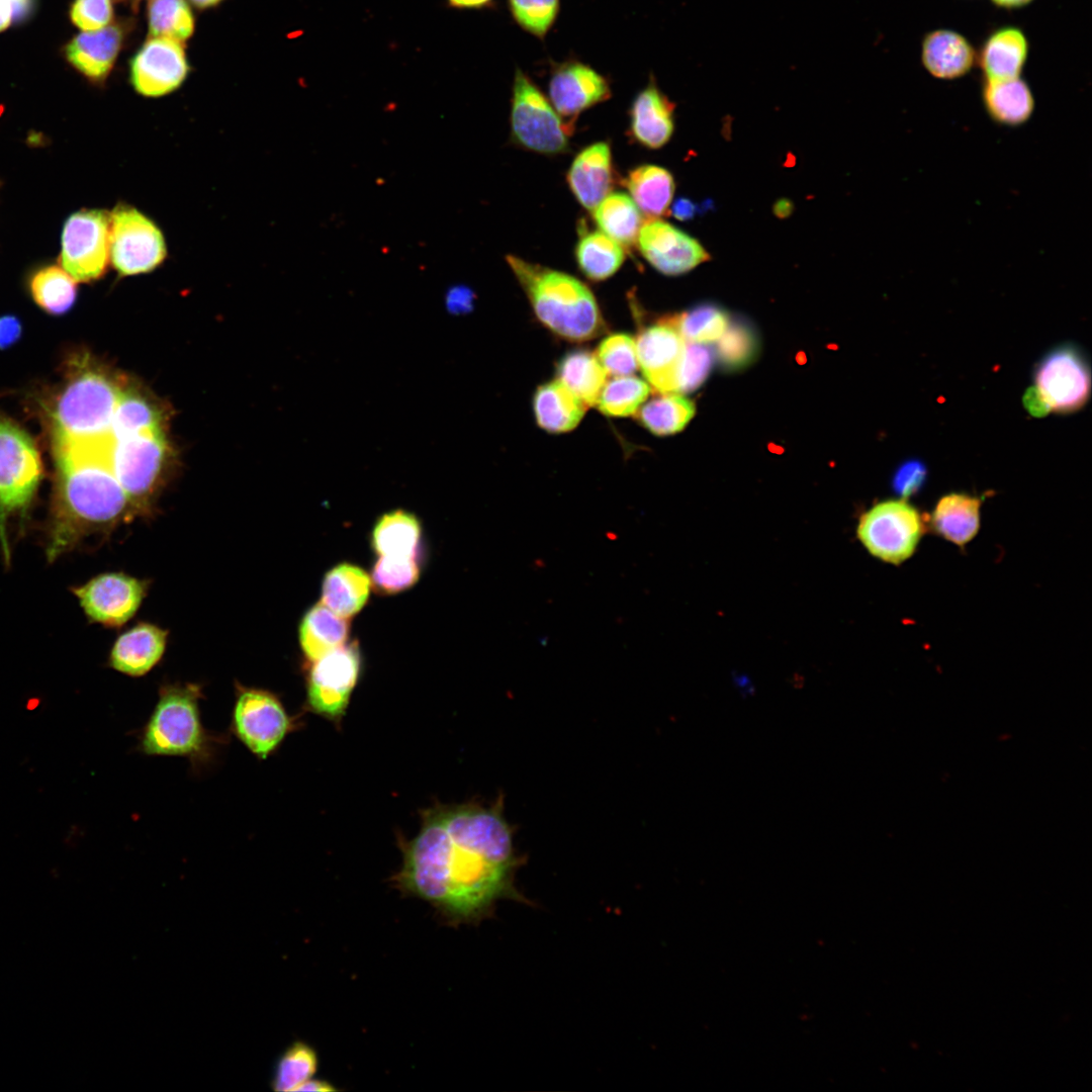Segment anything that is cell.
Segmentation results:
<instances>
[{
    "label": "cell",
    "mask_w": 1092,
    "mask_h": 1092,
    "mask_svg": "<svg viewBox=\"0 0 1092 1092\" xmlns=\"http://www.w3.org/2000/svg\"><path fill=\"white\" fill-rule=\"evenodd\" d=\"M317 1070L315 1051L308 1044L297 1041L291 1044L276 1063L272 1088L276 1091H297L311 1079Z\"/></svg>",
    "instance_id": "60d3db41"
},
{
    "label": "cell",
    "mask_w": 1092,
    "mask_h": 1092,
    "mask_svg": "<svg viewBox=\"0 0 1092 1092\" xmlns=\"http://www.w3.org/2000/svg\"><path fill=\"white\" fill-rule=\"evenodd\" d=\"M195 684H173L160 689L157 705L140 737V749L149 755L187 757L194 766L206 764L216 752L218 738L202 725Z\"/></svg>",
    "instance_id": "277c9868"
},
{
    "label": "cell",
    "mask_w": 1092,
    "mask_h": 1092,
    "mask_svg": "<svg viewBox=\"0 0 1092 1092\" xmlns=\"http://www.w3.org/2000/svg\"><path fill=\"white\" fill-rule=\"evenodd\" d=\"M28 287L36 304L51 314L67 312L76 300V281L57 265H46L34 270Z\"/></svg>",
    "instance_id": "8d00e7d4"
},
{
    "label": "cell",
    "mask_w": 1092,
    "mask_h": 1092,
    "mask_svg": "<svg viewBox=\"0 0 1092 1092\" xmlns=\"http://www.w3.org/2000/svg\"><path fill=\"white\" fill-rule=\"evenodd\" d=\"M474 297V293L463 285L452 287L446 296L448 306L461 311L472 307Z\"/></svg>",
    "instance_id": "816d5d0a"
},
{
    "label": "cell",
    "mask_w": 1092,
    "mask_h": 1092,
    "mask_svg": "<svg viewBox=\"0 0 1092 1092\" xmlns=\"http://www.w3.org/2000/svg\"><path fill=\"white\" fill-rule=\"evenodd\" d=\"M16 18L13 0H0V32L5 30Z\"/></svg>",
    "instance_id": "db71d44e"
},
{
    "label": "cell",
    "mask_w": 1092,
    "mask_h": 1092,
    "mask_svg": "<svg viewBox=\"0 0 1092 1092\" xmlns=\"http://www.w3.org/2000/svg\"><path fill=\"white\" fill-rule=\"evenodd\" d=\"M147 21L150 36L182 43L192 36L195 29V18L188 0H150Z\"/></svg>",
    "instance_id": "74e56055"
},
{
    "label": "cell",
    "mask_w": 1092,
    "mask_h": 1092,
    "mask_svg": "<svg viewBox=\"0 0 1092 1092\" xmlns=\"http://www.w3.org/2000/svg\"><path fill=\"white\" fill-rule=\"evenodd\" d=\"M593 216L603 233L625 248L636 243L643 223L638 206L621 192L607 195L593 210Z\"/></svg>",
    "instance_id": "d590c367"
},
{
    "label": "cell",
    "mask_w": 1092,
    "mask_h": 1092,
    "mask_svg": "<svg viewBox=\"0 0 1092 1092\" xmlns=\"http://www.w3.org/2000/svg\"><path fill=\"white\" fill-rule=\"evenodd\" d=\"M586 405L559 380L541 384L533 397L538 426L549 433H565L579 424Z\"/></svg>",
    "instance_id": "4316f807"
},
{
    "label": "cell",
    "mask_w": 1092,
    "mask_h": 1092,
    "mask_svg": "<svg viewBox=\"0 0 1092 1092\" xmlns=\"http://www.w3.org/2000/svg\"><path fill=\"white\" fill-rule=\"evenodd\" d=\"M223 0H188V2L199 10H205L216 7Z\"/></svg>",
    "instance_id": "680465c9"
},
{
    "label": "cell",
    "mask_w": 1092,
    "mask_h": 1092,
    "mask_svg": "<svg viewBox=\"0 0 1092 1092\" xmlns=\"http://www.w3.org/2000/svg\"><path fill=\"white\" fill-rule=\"evenodd\" d=\"M982 98L987 113L1003 125L1015 126L1028 120L1033 112V95L1022 79L985 80Z\"/></svg>",
    "instance_id": "83f0119b"
},
{
    "label": "cell",
    "mask_w": 1092,
    "mask_h": 1092,
    "mask_svg": "<svg viewBox=\"0 0 1092 1092\" xmlns=\"http://www.w3.org/2000/svg\"><path fill=\"white\" fill-rule=\"evenodd\" d=\"M421 820L419 832L401 841L396 887L452 922L476 919L509 889L513 837L500 809L438 803Z\"/></svg>",
    "instance_id": "6da1fadb"
},
{
    "label": "cell",
    "mask_w": 1092,
    "mask_h": 1092,
    "mask_svg": "<svg viewBox=\"0 0 1092 1092\" xmlns=\"http://www.w3.org/2000/svg\"><path fill=\"white\" fill-rule=\"evenodd\" d=\"M127 32V23L121 21L83 31L67 43L66 59L88 80L103 82L116 62Z\"/></svg>",
    "instance_id": "ffe728a7"
},
{
    "label": "cell",
    "mask_w": 1092,
    "mask_h": 1092,
    "mask_svg": "<svg viewBox=\"0 0 1092 1092\" xmlns=\"http://www.w3.org/2000/svg\"><path fill=\"white\" fill-rule=\"evenodd\" d=\"M22 333L21 323L15 315L0 316V349L14 345Z\"/></svg>",
    "instance_id": "f907efd6"
},
{
    "label": "cell",
    "mask_w": 1092,
    "mask_h": 1092,
    "mask_svg": "<svg viewBox=\"0 0 1092 1092\" xmlns=\"http://www.w3.org/2000/svg\"><path fill=\"white\" fill-rule=\"evenodd\" d=\"M597 358L607 373L613 376L631 375L638 369L636 342L628 334L606 337L597 350Z\"/></svg>",
    "instance_id": "bcb514c9"
},
{
    "label": "cell",
    "mask_w": 1092,
    "mask_h": 1092,
    "mask_svg": "<svg viewBox=\"0 0 1092 1092\" xmlns=\"http://www.w3.org/2000/svg\"><path fill=\"white\" fill-rule=\"evenodd\" d=\"M674 107L651 76L630 107L631 138L648 149L663 147L674 129Z\"/></svg>",
    "instance_id": "44dd1931"
},
{
    "label": "cell",
    "mask_w": 1092,
    "mask_h": 1092,
    "mask_svg": "<svg viewBox=\"0 0 1092 1092\" xmlns=\"http://www.w3.org/2000/svg\"><path fill=\"white\" fill-rule=\"evenodd\" d=\"M983 500L965 492L947 493L934 506L928 526L944 540L964 548L979 532Z\"/></svg>",
    "instance_id": "cb8c5ba5"
},
{
    "label": "cell",
    "mask_w": 1092,
    "mask_h": 1092,
    "mask_svg": "<svg viewBox=\"0 0 1092 1092\" xmlns=\"http://www.w3.org/2000/svg\"><path fill=\"white\" fill-rule=\"evenodd\" d=\"M335 1090H337V1089L331 1083H329L327 1081H324V1080H320V1079H313V1078H311L308 1081H306L305 1083H303L297 1089V1091H316V1092H328V1091H335Z\"/></svg>",
    "instance_id": "9f6ffc18"
},
{
    "label": "cell",
    "mask_w": 1092,
    "mask_h": 1092,
    "mask_svg": "<svg viewBox=\"0 0 1092 1092\" xmlns=\"http://www.w3.org/2000/svg\"><path fill=\"white\" fill-rule=\"evenodd\" d=\"M506 260L536 316L552 333L568 341L584 342L605 331L597 300L581 281L513 255Z\"/></svg>",
    "instance_id": "3957f363"
},
{
    "label": "cell",
    "mask_w": 1092,
    "mask_h": 1092,
    "mask_svg": "<svg viewBox=\"0 0 1092 1092\" xmlns=\"http://www.w3.org/2000/svg\"><path fill=\"white\" fill-rule=\"evenodd\" d=\"M636 243L642 257L667 276L685 274L710 259L696 239L660 218L643 221Z\"/></svg>",
    "instance_id": "d6986e66"
},
{
    "label": "cell",
    "mask_w": 1092,
    "mask_h": 1092,
    "mask_svg": "<svg viewBox=\"0 0 1092 1092\" xmlns=\"http://www.w3.org/2000/svg\"><path fill=\"white\" fill-rule=\"evenodd\" d=\"M670 210L677 219L689 220L696 214V204L688 198H678L673 202Z\"/></svg>",
    "instance_id": "f5cc1de1"
},
{
    "label": "cell",
    "mask_w": 1092,
    "mask_h": 1092,
    "mask_svg": "<svg viewBox=\"0 0 1092 1092\" xmlns=\"http://www.w3.org/2000/svg\"><path fill=\"white\" fill-rule=\"evenodd\" d=\"M167 256L164 236L143 212L125 204L110 213V262L121 275L148 273Z\"/></svg>",
    "instance_id": "7c38bea8"
},
{
    "label": "cell",
    "mask_w": 1092,
    "mask_h": 1092,
    "mask_svg": "<svg viewBox=\"0 0 1092 1092\" xmlns=\"http://www.w3.org/2000/svg\"><path fill=\"white\" fill-rule=\"evenodd\" d=\"M113 3L114 0H74L70 18L83 31L103 28L112 23Z\"/></svg>",
    "instance_id": "c3c4849f"
},
{
    "label": "cell",
    "mask_w": 1092,
    "mask_h": 1092,
    "mask_svg": "<svg viewBox=\"0 0 1092 1092\" xmlns=\"http://www.w3.org/2000/svg\"><path fill=\"white\" fill-rule=\"evenodd\" d=\"M421 539L418 519L404 511L382 516L372 533V546L379 556H417Z\"/></svg>",
    "instance_id": "e575fe53"
},
{
    "label": "cell",
    "mask_w": 1092,
    "mask_h": 1092,
    "mask_svg": "<svg viewBox=\"0 0 1092 1092\" xmlns=\"http://www.w3.org/2000/svg\"><path fill=\"white\" fill-rule=\"evenodd\" d=\"M574 254L579 270L593 281L613 276L625 260L624 248L601 231L582 233Z\"/></svg>",
    "instance_id": "836d02e7"
},
{
    "label": "cell",
    "mask_w": 1092,
    "mask_h": 1092,
    "mask_svg": "<svg viewBox=\"0 0 1092 1092\" xmlns=\"http://www.w3.org/2000/svg\"><path fill=\"white\" fill-rule=\"evenodd\" d=\"M121 393V388L104 373L86 370L75 375L53 411L54 444L110 437Z\"/></svg>",
    "instance_id": "5b68a950"
},
{
    "label": "cell",
    "mask_w": 1092,
    "mask_h": 1092,
    "mask_svg": "<svg viewBox=\"0 0 1092 1092\" xmlns=\"http://www.w3.org/2000/svg\"><path fill=\"white\" fill-rule=\"evenodd\" d=\"M361 668L356 642L344 644L312 661L307 674L306 700L315 714L340 722L346 713Z\"/></svg>",
    "instance_id": "5bb4252c"
},
{
    "label": "cell",
    "mask_w": 1092,
    "mask_h": 1092,
    "mask_svg": "<svg viewBox=\"0 0 1092 1092\" xmlns=\"http://www.w3.org/2000/svg\"><path fill=\"white\" fill-rule=\"evenodd\" d=\"M16 10V17H22L30 8L31 0H13Z\"/></svg>",
    "instance_id": "91938a15"
},
{
    "label": "cell",
    "mask_w": 1092,
    "mask_h": 1092,
    "mask_svg": "<svg viewBox=\"0 0 1092 1092\" xmlns=\"http://www.w3.org/2000/svg\"><path fill=\"white\" fill-rule=\"evenodd\" d=\"M926 478V467L917 459L907 460L896 470L893 477V487L902 498H907L916 493L923 485Z\"/></svg>",
    "instance_id": "681fc988"
},
{
    "label": "cell",
    "mask_w": 1092,
    "mask_h": 1092,
    "mask_svg": "<svg viewBox=\"0 0 1092 1092\" xmlns=\"http://www.w3.org/2000/svg\"><path fill=\"white\" fill-rule=\"evenodd\" d=\"M556 375L586 406L597 404L607 378L597 356L584 349L567 352L557 363Z\"/></svg>",
    "instance_id": "1f68e13d"
},
{
    "label": "cell",
    "mask_w": 1092,
    "mask_h": 1092,
    "mask_svg": "<svg viewBox=\"0 0 1092 1092\" xmlns=\"http://www.w3.org/2000/svg\"><path fill=\"white\" fill-rule=\"evenodd\" d=\"M671 316L688 343L709 345L717 342L729 324L728 313L711 303H704Z\"/></svg>",
    "instance_id": "f35d334b"
},
{
    "label": "cell",
    "mask_w": 1092,
    "mask_h": 1092,
    "mask_svg": "<svg viewBox=\"0 0 1092 1092\" xmlns=\"http://www.w3.org/2000/svg\"><path fill=\"white\" fill-rule=\"evenodd\" d=\"M190 71L184 43L150 36L129 61V81L144 97H162L177 90Z\"/></svg>",
    "instance_id": "9a60e30c"
},
{
    "label": "cell",
    "mask_w": 1092,
    "mask_h": 1092,
    "mask_svg": "<svg viewBox=\"0 0 1092 1092\" xmlns=\"http://www.w3.org/2000/svg\"><path fill=\"white\" fill-rule=\"evenodd\" d=\"M776 210L779 215H787L791 210V204L789 202L781 201L777 204Z\"/></svg>",
    "instance_id": "94428289"
},
{
    "label": "cell",
    "mask_w": 1092,
    "mask_h": 1092,
    "mask_svg": "<svg viewBox=\"0 0 1092 1092\" xmlns=\"http://www.w3.org/2000/svg\"><path fill=\"white\" fill-rule=\"evenodd\" d=\"M508 6L524 31L543 39L557 19L560 0H508Z\"/></svg>",
    "instance_id": "f6af8a7d"
},
{
    "label": "cell",
    "mask_w": 1092,
    "mask_h": 1092,
    "mask_svg": "<svg viewBox=\"0 0 1092 1092\" xmlns=\"http://www.w3.org/2000/svg\"><path fill=\"white\" fill-rule=\"evenodd\" d=\"M160 429L154 408L143 398L122 391L111 421V438L117 440Z\"/></svg>",
    "instance_id": "7bdbcfd3"
},
{
    "label": "cell",
    "mask_w": 1092,
    "mask_h": 1092,
    "mask_svg": "<svg viewBox=\"0 0 1092 1092\" xmlns=\"http://www.w3.org/2000/svg\"><path fill=\"white\" fill-rule=\"evenodd\" d=\"M650 385L642 379L627 375L615 376L606 382L598 399V408L608 417L635 415L650 393Z\"/></svg>",
    "instance_id": "ab89813d"
},
{
    "label": "cell",
    "mask_w": 1092,
    "mask_h": 1092,
    "mask_svg": "<svg viewBox=\"0 0 1092 1092\" xmlns=\"http://www.w3.org/2000/svg\"><path fill=\"white\" fill-rule=\"evenodd\" d=\"M511 139L528 151L543 155L563 154L569 149L570 127L550 100L522 69L514 75L511 100Z\"/></svg>",
    "instance_id": "ba28073f"
},
{
    "label": "cell",
    "mask_w": 1092,
    "mask_h": 1092,
    "mask_svg": "<svg viewBox=\"0 0 1092 1092\" xmlns=\"http://www.w3.org/2000/svg\"><path fill=\"white\" fill-rule=\"evenodd\" d=\"M41 475L39 453L31 437L0 415V542L6 559H9L6 522L13 514L27 509Z\"/></svg>",
    "instance_id": "52a82bcc"
},
{
    "label": "cell",
    "mask_w": 1092,
    "mask_h": 1092,
    "mask_svg": "<svg viewBox=\"0 0 1092 1092\" xmlns=\"http://www.w3.org/2000/svg\"><path fill=\"white\" fill-rule=\"evenodd\" d=\"M611 95L607 77L577 59H568L552 67L548 99L572 128L582 111L608 100Z\"/></svg>",
    "instance_id": "e0dca14e"
},
{
    "label": "cell",
    "mask_w": 1092,
    "mask_h": 1092,
    "mask_svg": "<svg viewBox=\"0 0 1092 1092\" xmlns=\"http://www.w3.org/2000/svg\"><path fill=\"white\" fill-rule=\"evenodd\" d=\"M59 262L76 282L100 278L110 262V213L101 209L72 213L63 226Z\"/></svg>",
    "instance_id": "8fae6325"
},
{
    "label": "cell",
    "mask_w": 1092,
    "mask_h": 1092,
    "mask_svg": "<svg viewBox=\"0 0 1092 1092\" xmlns=\"http://www.w3.org/2000/svg\"><path fill=\"white\" fill-rule=\"evenodd\" d=\"M657 393L638 408L636 420L656 436L680 432L695 416L694 402L678 392Z\"/></svg>",
    "instance_id": "d6a6232c"
},
{
    "label": "cell",
    "mask_w": 1092,
    "mask_h": 1092,
    "mask_svg": "<svg viewBox=\"0 0 1092 1092\" xmlns=\"http://www.w3.org/2000/svg\"><path fill=\"white\" fill-rule=\"evenodd\" d=\"M419 576L417 556H379L372 570L375 587L386 594L410 588Z\"/></svg>",
    "instance_id": "ee69618b"
},
{
    "label": "cell",
    "mask_w": 1092,
    "mask_h": 1092,
    "mask_svg": "<svg viewBox=\"0 0 1092 1092\" xmlns=\"http://www.w3.org/2000/svg\"><path fill=\"white\" fill-rule=\"evenodd\" d=\"M167 635L166 630L153 624L135 625L115 641L109 656L110 666L131 676L146 674L162 658Z\"/></svg>",
    "instance_id": "603a6c76"
},
{
    "label": "cell",
    "mask_w": 1092,
    "mask_h": 1092,
    "mask_svg": "<svg viewBox=\"0 0 1092 1092\" xmlns=\"http://www.w3.org/2000/svg\"><path fill=\"white\" fill-rule=\"evenodd\" d=\"M370 583L368 574L360 567L349 563L339 564L324 578L322 603L344 618L351 617L366 604Z\"/></svg>",
    "instance_id": "f1b7e54d"
},
{
    "label": "cell",
    "mask_w": 1092,
    "mask_h": 1092,
    "mask_svg": "<svg viewBox=\"0 0 1092 1092\" xmlns=\"http://www.w3.org/2000/svg\"><path fill=\"white\" fill-rule=\"evenodd\" d=\"M232 728L253 754L265 759L280 746L294 725L274 694L261 689L241 688L233 710Z\"/></svg>",
    "instance_id": "4fadbf2b"
},
{
    "label": "cell",
    "mask_w": 1092,
    "mask_h": 1092,
    "mask_svg": "<svg viewBox=\"0 0 1092 1092\" xmlns=\"http://www.w3.org/2000/svg\"><path fill=\"white\" fill-rule=\"evenodd\" d=\"M712 349L705 344H686L677 378V392H692L707 379L713 364Z\"/></svg>",
    "instance_id": "7dc6e473"
},
{
    "label": "cell",
    "mask_w": 1092,
    "mask_h": 1092,
    "mask_svg": "<svg viewBox=\"0 0 1092 1092\" xmlns=\"http://www.w3.org/2000/svg\"><path fill=\"white\" fill-rule=\"evenodd\" d=\"M349 623L323 603L304 615L299 627V641L305 656L314 661L345 644Z\"/></svg>",
    "instance_id": "f546056e"
},
{
    "label": "cell",
    "mask_w": 1092,
    "mask_h": 1092,
    "mask_svg": "<svg viewBox=\"0 0 1092 1092\" xmlns=\"http://www.w3.org/2000/svg\"><path fill=\"white\" fill-rule=\"evenodd\" d=\"M927 526V520L906 498L888 499L860 516L856 535L872 556L900 565L913 556Z\"/></svg>",
    "instance_id": "9c48e42d"
},
{
    "label": "cell",
    "mask_w": 1092,
    "mask_h": 1092,
    "mask_svg": "<svg viewBox=\"0 0 1092 1092\" xmlns=\"http://www.w3.org/2000/svg\"><path fill=\"white\" fill-rule=\"evenodd\" d=\"M165 441L160 430L114 440L109 458L112 470L138 516L147 515L161 473Z\"/></svg>",
    "instance_id": "30bf717a"
},
{
    "label": "cell",
    "mask_w": 1092,
    "mask_h": 1092,
    "mask_svg": "<svg viewBox=\"0 0 1092 1092\" xmlns=\"http://www.w3.org/2000/svg\"><path fill=\"white\" fill-rule=\"evenodd\" d=\"M566 181L576 200L593 211L613 187L610 146L598 142L580 151L568 169Z\"/></svg>",
    "instance_id": "7402d4cb"
},
{
    "label": "cell",
    "mask_w": 1092,
    "mask_h": 1092,
    "mask_svg": "<svg viewBox=\"0 0 1092 1092\" xmlns=\"http://www.w3.org/2000/svg\"><path fill=\"white\" fill-rule=\"evenodd\" d=\"M1091 392V371L1083 352L1066 344L1046 353L1036 364L1033 386L1023 403L1032 416L1068 414L1080 410Z\"/></svg>",
    "instance_id": "8992f818"
},
{
    "label": "cell",
    "mask_w": 1092,
    "mask_h": 1092,
    "mask_svg": "<svg viewBox=\"0 0 1092 1092\" xmlns=\"http://www.w3.org/2000/svg\"><path fill=\"white\" fill-rule=\"evenodd\" d=\"M456 9H482L492 5L493 0H447Z\"/></svg>",
    "instance_id": "11a10c76"
},
{
    "label": "cell",
    "mask_w": 1092,
    "mask_h": 1092,
    "mask_svg": "<svg viewBox=\"0 0 1092 1092\" xmlns=\"http://www.w3.org/2000/svg\"><path fill=\"white\" fill-rule=\"evenodd\" d=\"M632 200L649 217L665 214L670 206L674 180L671 173L656 165L632 169L623 181Z\"/></svg>",
    "instance_id": "4dcf8cb0"
},
{
    "label": "cell",
    "mask_w": 1092,
    "mask_h": 1092,
    "mask_svg": "<svg viewBox=\"0 0 1092 1092\" xmlns=\"http://www.w3.org/2000/svg\"><path fill=\"white\" fill-rule=\"evenodd\" d=\"M149 583L121 572L97 575L74 588L87 617L108 627H119L139 610Z\"/></svg>",
    "instance_id": "2e32d148"
},
{
    "label": "cell",
    "mask_w": 1092,
    "mask_h": 1092,
    "mask_svg": "<svg viewBox=\"0 0 1092 1092\" xmlns=\"http://www.w3.org/2000/svg\"><path fill=\"white\" fill-rule=\"evenodd\" d=\"M758 340L752 327L744 322H729L716 345V356L723 368L734 371L752 363L757 356Z\"/></svg>",
    "instance_id": "b9f144b4"
},
{
    "label": "cell",
    "mask_w": 1092,
    "mask_h": 1092,
    "mask_svg": "<svg viewBox=\"0 0 1092 1092\" xmlns=\"http://www.w3.org/2000/svg\"><path fill=\"white\" fill-rule=\"evenodd\" d=\"M921 59L932 76L954 79L971 70L975 51L962 34L949 29H937L924 36Z\"/></svg>",
    "instance_id": "d4e9b609"
},
{
    "label": "cell",
    "mask_w": 1092,
    "mask_h": 1092,
    "mask_svg": "<svg viewBox=\"0 0 1092 1092\" xmlns=\"http://www.w3.org/2000/svg\"><path fill=\"white\" fill-rule=\"evenodd\" d=\"M686 344L671 315L640 330L636 341L638 366L656 392H677Z\"/></svg>",
    "instance_id": "ac0fdd59"
},
{
    "label": "cell",
    "mask_w": 1092,
    "mask_h": 1092,
    "mask_svg": "<svg viewBox=\"0 0 1092 1092\" xmlns=\"http://www.w3.org/2000/svg\"><path fill=\"white\" fill-rule=\"evenodd\" d=\"M1027 53L1024 33L1015 26H1004L987 37L978 60L986 80H1009L1019 77Z\"/></svg>",
    "instance_id": "484cf974"
},
{
    "label": "cell",
    "mask_w": 1092,
    "mask_h": 1092,
    "mask_svg": "<svg viewBox=\"0 0 1092 1092\" xmlns=\"http://www.w3.org/2000/svg\"><path fill=\"white\" fill-rule=\"evenodd\" d=\"M112 438L54 444L57 490L49 558L55 559L90 531L129 522L135 514L109 458Z\"/></svg>",
    "instance_id": "7a4b0ae2"
},
{
    "label": "cell",
    "mask_w": 1092,
    "mask_h": 1092,
    "mask_svg": "<svg viewBox=\"0 0 1092 1092\" xmlns=\"http://www.w3.org/2000/svg\"><path fill=\"white\" fill-rule=\"evenodd\" d=\"M994 4L1003 8H1019L1027 5L1032 0H992Z\"/></svg>",
    "instance_id": "6f0895ef"
}]
</instances>
